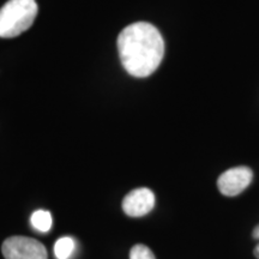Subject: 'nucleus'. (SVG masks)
Segmentation results:
<instances>
[{
	"label": "nucleus",
	"instance_id": "1",
	"mask_svg": "<svg viewBox=\"0 0 259 259\" xmlns=\"http://www.w3.org/2000/svg\"><path fill=\"white\" fill-rule=\"evenodd\" d=\"M119 56L128 74L138 78L150 76L160 66L164 42L153 24L137 22L130 24L118 37Z\"/></svg>",
	"mask_w": 259,
	"mask_h": 259
},
{
	"label": "nucleus",
	"instance_id": "2",
	"mask_svg": "<svg viewBox=\"0 0 259 259\" xmlns=\"http://www.w3.org/2000/svg\"><path fill=\"white\" fill-rule=\"evenodd\" d=\"M37 15L35 0H9L0 9V37H17L27 31Z\"/></svg>",
	"mask_w": 259,
	"mask_h": 259
},
{
	"label": "nucleus",
	"instance_id": "3",
	"mask_svg": "<svg viewBox=\"0 0 259 259\" xmlns=\"http://www.w3.org/2000/svg\"><path fill=\"white\" fill-rule=\"evenodd\" d=\"M5 259H47V250L40 241L27 236H11L3 242Z\"/></svg>",
	"mask_w": 259,
	"mask_h": 259
},
{
	"label": "nucleus",
	"instance_id": "4",
	"mask_svg": "<svg viewBox=\"0 0 259 259\" xmlns=\"http://www.w3.org/2000/svg\"><path fill=\"white\" fill-rule=\"evenodd\" d=\"M253 173L248 167H235L226 170L218 180L220 192L225 196L234 197L240 194L251 184Z\"/></svg>",
	"mask_w": 259,
	"mask_h": 259
},
{
	"label": "nucleus",
	"instance_id": "5",
	"mask_svg": "<svg viewBox=\"0 0 259 259\" xmlns=\"http://www.w3.org/2000/svg\"><path fill=\"white\" fill-rule=\"evenodd\" d=\"M155 206V194L151 190L136 189L131 191L122 200V210L131 218H142L149 213Z\"/></svg>",
	"mask_w": 259,
	"mask_h": 259
},
{
	"label": "nucleus",
	"instance_id": "6",
	"mask_svg": "<svg viewBox=\"0 0 259 259\" xmlns=\"http://www.w3.org/2000/svg\"><path fill=\"white\" fill-rule=\"evenodd\" d=\"M76 250V241L70 236H63L54 244V254L57 259H70Z\"/></svg>",
	"mask_w": 259,
	"mask_h": 259
},
{
	"label": "nucleus",
	"instance_id": "7",
	"mask_svg": "<svg viewBox=\"0 0 259 259\" xmlns=\"http://www.w3.org/2000/svg\"><path fill=\"white\" fill-rule=\"evenodd\" d=\"M31 226L38 232L46 233L52 228L53 225V219L50 211L47 210H37L31 215L30 219Z\"/></svg>",
	"mask_w": 259,
	"mask_h": 259
},
{
	"label": "nucleus",
	"instance_id": "8",
	"mask_svg": "<svg viewBox=\"0 0 259 259\" xmlns=\"http://www.w3.org/2000/svg\"><path fill=\"white\" fill-rule=\"evenodd\" d=\"M130 259H156L150 248L145 245H136L130 252Z\"/></svg>",
	"mask_w": 259,
	"mask_h": 259
},
{
	"label": "nucleus",
	"instance_id": "9",
	"mask_svg": "<svg viewBox=\"0 0 259 259\" xmlns=\"http://www.w3.org/2000/svg\"><path fill=\"white\" fill-rule=\"evenodd\" d=\"M252 236H253L254 239H259V226L255 227L253 233H252ZM254 255L259 259V244L255 246V248H254Z\"/></svg>",
	"mask_w": 259,
	"mask_h": 259
}]
</instances>
